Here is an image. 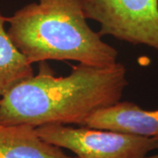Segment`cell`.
Returning <instances> with one entry per match:
<instances>
[{
    "mask_svg": "<svg viewBox=\"0 0 158 158\" xmlns=\"http://www.w3.org/2000/svg\"><path fill=\"white\" fill-rule=\"evenodd\" d=\"M124 64L97 67L78 63L69 76L57 77L47 63L0 98V123L83 126L96 111L120 101L127 86Z\"/></svg>",
    "mask_w": 158,
    "mask_h": 158,
    "instance_id": "1",
    "label": "cell"
},
{
    "mask_svg": "<svg viewBox=\"0 0 158 158\" xmlns=\"http://www.w3.org/2000/svg\"><path fill=\"white\" fill-rule=\"evenodd\" d=\"M7 32L29 62L74 61L105 67L117 62V49L87 23L82 0H38L7 17Z\"/></svg>",
    "mask_w": 158,
    "mask_h": 158,
    "instance_id": "2",
    "label": "cell"
},
{
    "mask_svg": "<svg viewBox=\"0 0 158 158\" xmlns=\"http://www.w3.org/2000/svg\"><path fill=\"white\" fill-rule=\"evenodd\" d=\"M48 143L73 152L78 158H145L158 149V138L135 135L85 126L62 124L35 127Z\"/></svg>",
    "mask_w": 158,
    "mask_h": 158,
    "instance_id": "3",
    "label": "cell"
},
{
    "mask_svg": "<svg viewBox=\"0 0 158 158\" xmlns=\"http://www.w3.org/2000/svg\"><path fill=\"white\" fill-rule=\"evenodd\" d=\"M87 19L99 34L158 52V0H82Z\"/></svg>",
    "mask_w": 158,
    "mask_h": 158,
    "instance_id": "4",
    "label": "cell"
},
{
    "mask_svg": "<svg viewBox=\"0 0 158 158\" xmlns=\"http://www.w3.org/2000/svg\"><path fill=\"white\" fill-rule=\"evenodd\" d=\"M83 126L158 138V110L146 111L129 101H118L92 113Z\"/></svg>",
    "mask_w": 158,
    "mask_h": 158,
    "instance_id": "5",
    "label": "cell"
},
{
    "mask_svg": "<svg viewBox=\"0 0 158 158\" xmlns=\"http://www.w3.org/2000/svg\"><path fill=\"white\" fill-rule=\"evenodd\" d=\"M0 158H72L28 125L0 123Z\"/></svg>",
    "mask_w": 158,
    "mask_h": 158,
    "instance_id": "6",
    "label": "cell"
},
{
    "mask_svg": "<svg viewBox=\"0 0 158 158\" xmlns=\"http://www.w3.org/2000/svg\"><path fill=\"white\" fill-rule=\"evenodd\" d=\"M6 23L7 17L0 11V98L34 75L33 63L11 40Z\"/></svg>",
    "mask_w": 158,
    "mask_h": 158,
    "instance_id": "7",
    "label": "cell"
},
{
    "mask_svg": "<svg viewBox=\"0 0 158 158\" xmlns=\"http://www.w3.org/2000/svg\"><path fill=\"white\" fill-rule=\"evenodd\" d=\"M145 158H158V153L156 154V155H154V156H146Z\"/></svg>",
    "mask_w": 158,
    "mask_h": 158,
    "instance_id": "8",
    "label": "cell"
}]
</instances>
